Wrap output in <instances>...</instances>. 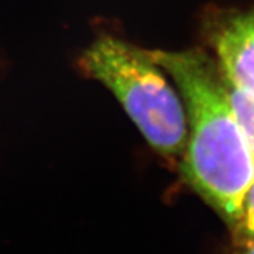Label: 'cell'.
<instances>
[{
  "mask_svg": "<svg viewBox=\"0 0 254 254\" xmlns=\"http://www.w3.org/2000/svg\"><path fill=\"white\" fill-rule=\"evenodd\" d=\"M173 79L187 115L182 173L230 226L254 180V156L238 126L218 64L201 51L148 52Z\"/></svg>",
  "mask_w": 254,
  "mask_h": 254,
  "instance_id": "obj_1",
  "label": "cell"
},
{
  "mask_svg": "<svg viewBox=\"0 0 254 254\" xmlns=\"http://www.w3.org/2000/svg\"><path fill=\"white\" fill-rule=\"evenodd\" d=\"M83 64L115 94L156 151L167 156L185 151L184 102L148 52L114 36H102L85 51Z\"/></svg>",
  "mask_w": 254,
  "mask_h": 254,
  "instance_id": "obj_2",
  "label": "cell"
},
{
  "mask_svg": "<svg viewBox=\"0 0 254 254\" xmlns=\"http://www.w3.org/2000/svg\"><path fill=\"white\" fill-rule=\"evenodd\" d=\"M210 29V44L225 80L254 94V6L221 13Z\"/></svg>",
  "mask_w": 254,
  "mask_h": 254,
  "instance_id": "obj_3",
  "label": "cell"
},
{
  "mask_svg": "<svg viewBox=\"0 0 254 254\" xmlns=\"http://www.w3.org/2000/svg\"><path fill=\"white\" fill-rule=\"evenodd\" d=\"M225 85L232 113L254 156V94L232 85L227 80H225Z\"/></svg>",
  "mask_w": 254,
  "mask_h": 254,
  "instance_id": "obj_4",
  "label": "cell"
},
{
  "mask_svg": "<svg viewBox=\"0 0 254 254\" xmlns=\"http://www.w3.org/2000/svg\"><path fill=\"white\" fill-rule=\"evenodd\" d=\"M231 229L236 245L254 238V180L243 200L242 213Z\"/></svg>",
  "mask_w": 254,
  "mask_h": 254,
  "instance_id": "obj_5",
  "label": "cell"
},
{
  "mask_svg": "<svg viewBox=\"0 0 254 254\" xmlns=\"http://www.w3.org/2000/svg\"><path fill=\"white\" fill-rule=\"evenodd\" d=\"M236 248L239 249L240 254H254V238L236 245Z\"/></svg>",
  "mask_w": 254,
  "mask_h": 254,
  "instance_id": "obj_6",
  "label": "cell"
}]
</instances>
